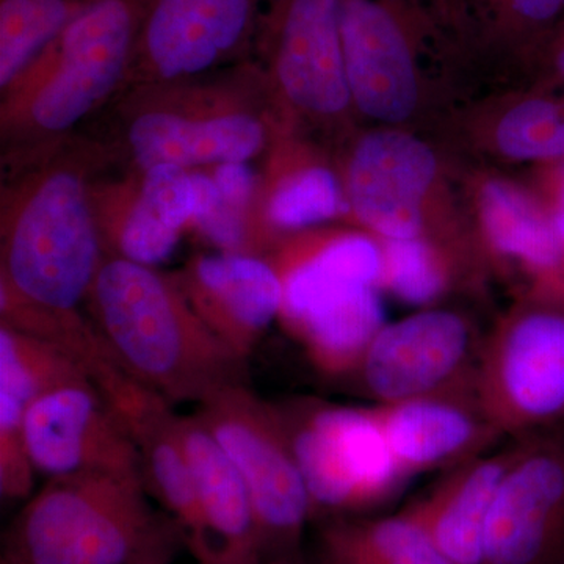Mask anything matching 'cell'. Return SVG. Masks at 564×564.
<instances>
[{
	"label": "cell",
	"instance_id": "32",
	"mask_svg": "<svg viewBox=\"0 0 564 564\" xmlns=\"http://www.w3.org/2000/svg\"><path fill=\"white\" fill-rule=\"evenodd\" d=\"M212 177L217 182L223 199L234 206L251 210L258 184H256V174L247 162L220 163L214 166Z\"/></svg>",
	"mask_w": 564,
	"mask_h": 564
},
{
	"label": "cell",
	"instance_id": "14",
	"mask_svg": "<svg viewBox=\"0 0 564 564\" xmlns=\"http://www.w3.org/2000/svg\"><path fill=\"white\" fill-rule=\"evenodd\" d=\"M25 441L39 474L141 477L139 448L90 380L58 386L29 404Z\"/></svg>",
	"mask_w": 564,
	"mask_h": 564
},
{
	"label": "cell",
	"instance_id": "15",
	"mask_svg": "<svg viewBox=\"0 0 564 564\" xmlns=\"http://www.w3.org/2000/svg\"><path fill=\"white\" fill-rule=\"evenodd\" d=\"M434 177L436 158L421 140L393 129L369 133L348 165V207L384 242L421 237L423 199Z\"/></svg>",
	"mask_w": 564,
	"mask_h": 564
},
{
	"label": "cell",
	"instance_id": "34",
	"mask_svg": "<svg viewBox=\"0 0 564 564\" xmlns=\"http://www.w3.org/2000/svg\"><path fill=\"white\" fill-rule=\"evenodd\" d=\"M554 63L555 68L558 69V73L562 74V76H564V29L563 32L560 33L558 39H556Z\"/></svg>",
	"mask_w": 564,
	"mask_h": 564
},
{
	"label": "cell",
	"instance_id": "21",
	"mask_svg": "<svg viewBox=\"0 0 564 564\" xmlns=\"http://www.w3.org/2000/svg\"><path fill=\"white\" fill-rule=\"evenodd\" d=\"M215 564H265L258 519L242 475L202 419L180 415Z\"/></svg>",
	"mask_w": 564,
	"mask_h": 564
},
{
	"label": "cell",
	"instance_id": "22",
	"mask_svg": "<svg viewBox=\"0 0 564 564\" xmlns=\"http://www.w3.org/2000/svg\"><path fill=\"white\" fill-rule=\"evenodd\" d=\"M141 173L133 195L126 193L122 214L102 215L98 221L107 256L154 267L173 254L192 223V174L174 165Z\"/></svg>",
	"mask_w": 564,
	"mask_h": 564
},
{
	"label": "cell",
	"instance_id": "2",
	"mask_svg": "<svg viewBox=\"0 0 564 564\" xmlns=\"http://www.w3.org/2000/svg\"><path fill=\"white\" fill-rule=\"evenodd\" d=\"M88 162L82 151L52 152L3 192L0 300L80 313L106 258Z\"/></svg>",
	"mask_w": 564,
	"mask_h": 564
},
{
	"label": "cell",
	"instance_id": "19",
	"mask_svg": "<svg viewBox=\"0 0 564 564\" xmlns=\"http://www.w3.org/2000/svg\"><path fill=\"white\" fill-rule=\"evenodd\" d=\"M269 262L282 284L280 318L285 329L351 293L383 282V243L366 234H337L289 245Z\"/></svg>",
	"mask_w": 564,
	"mask_h": 564
},
{
	"label": "cell",
	"instance_id": "4",
	"mask_svg": "<svg viewBox=\"0 0 564 564\" xmlns=\"http://www.w3.org/2000/svg\"><path fill=\"white\" fill-rule=\"evenodd\" d=\"M148 0H93L2 91L0 129L10 143L50 144L120 90Z\"/></svg>",
	"mask_w": 564,
	"mask_h": 564
},
{
	"label": "cell",
	"instance_id": "8",
	"mask_svg": "<svg viewBox=\"0 0 564 564\" xmlns=\"http://www.w3.org/2000/svg\"><path fill=\"white\" fill-rule=\"evenodd\" d=\"M245 65L229 85L182 91L173 85L133 93L128 144L141 172L158 165L181 169L248 162L263 150L267 129L248 106Z\"/></svg>",
	"mask_w": 564,
	"mask_h": 564
},
{
	"label": "cell",
	"instance_id": "3",
	"mask_svg": "<svg viewBox=\"0 0 564 564\" xmlns=\"http://www.w3.org/2000/svg\"><path fill=\"white\" fill-rule=\"evenodd\" d=\"M151 499L135 475L47 478L7 530L0 564H170L184 533Z\"/></svg>",
	"mask_w": 564,
	"mask_h": 564
},
{
	"label": "cell",
	"instance_id": "38",
	"mask_svg": "<svg viewBox=\"0 0 564 564\" xmlns=\"http://www.w3.org/2000/svg\"><path fill=\"white\" fill-rule=\"evenodd\" d=\"M563 159H564V129H563Z\"/></svg>",
	"mask_w": 564,
	"mask_h": 564
},
{
	"label": "cell",
	"instance_id": "18",
	"mask_svg": "<svg viewBox=\"0 0 564 564\" xmlns=\"http://www.w3.org/2000/svg\"><path fill=\"white\" fill-rule=\"evenodd\" d=\"M372 408L386 443L408 478L454 469L488 454L503 440L475 392L377 403Z\"/></svg>",
	"mask_w": 564,
	"mask_h": 564
},
{
	"label": "cell",
	"instance_id": "9",
	"mask_svg": "<svg viewBox=\"0 0 564 564\" xmlns=\"http://www.w3.org/2000/svg\"><path fill=\"white\" fill-rule=\"evenodd\" d=\"M481 347L462 314L422 311L384 323L355 377L377 403L475 392Z\"/></svg>",
	"mask_w": 564,
	"mask_h": 564
},
{
	"label": "cell",
	"instance_id": "12",
	"mask_svg": "<svg viewBox=\"0 0 564 564\" xmlns=\"http://www.w3.org/2000/svg\"><path fill=\"white\" fill-rule=\"evenodd\" d=\"M252 47L296 109L334 117L351 102L340 0H261Z\"/></svg>",
	"mask_w": 564,
	"mask_h": 564
},
{
	"label": "cell",
	"instance_id": "16",
	"mask_svg": "<svg viewBox=\"0 0 564 564\" xmlns=\"http://www.w3.org/2000/svg\"><path fill=\"white\" fill-rule=\"evenodd\" d=\"M340 35L351 101L373 120H406L417 104L413 47L388 0H340Z\"/></svg>",
	"mask_w": 564,
	"mask_h": 564
},
{
	"label": "cell",
	"instance_id": "5",
	"mask_svg": "<svg viewBox=\"0 0 564 564\" xmlns=\"http://www.w3.org/2000/svg\"><path fill=\"white\" fill-rule=\"evenodd\" d=\"M311 494L314 516L358 513L402 489V473L373 408L314 399L274 403Z\"/></svg>",
	"mask_w": 564,
	"mask_h": 564
},
{
	"label": "cell",
	"instance_id": "11",
	"mask_svg": "<svg viewBox=\"0 0 564 564\" xmlns=\"http://www.w3.org/2000/svg\"><path fill=\"white\" fill-rule=\"evenodd\" d=\"M88 375L139 448L147 491L181 527L185 545L198 563L215 564L174 404L132 380L109 355L93 359Z\"/></svg>",
	"mask_w": 564,
	"mask_h": 564
},
{
	"label": "cell",
	"instance_id": "13",
	"mask_svg": "<svg viewBox=\"0 0 564 564\" xmlns=\"http://www.w3.org/2000/svg\"><path fill=\"white\" fill-rule=\"evenodd\" d=\"M484 564H564V430L516 441L486 522Z\"/></svg>",
	"mask_w": 564,
	"mask_h": 564
},
{
	"label": "cell",
	"instance_id": "20",
	"mask_svg": "<svg viewBox=\"0 0 564 564\" xmlns=\"http://www.w3.org/2000/svg\"><path fill=\"white\" fill-rule=\"evenodd\" d=\"M514 454L516 441L459 464L403 510L448 563L484 564L486 522Z\"/></svg>",
	"mask_w": 564,
	"mask_h": 564
},
{
	"label": "cell",
	"instance_id": "27",
	"mask_svg": "<svg viewBox=\"0 0 564 564\" xmlns=\"http://www.w3.org/2000/svg\"><path fill=\"white\" fill-rule=\"evenodd\" d=\"M82 380L90 375L69 352L0 323V391L29 408L44 392Z\"/></svg>",
	"mask_w": 564,
	"mask_h": 564
},
{
	"label": "cell",
	"instance_id": "29",
	"mask_svg": "<svg viewBox=\"0 0 564 564\" xmlns=\"http://www.w3.org/2000/svg\"><path fill=\"white\" fill-rule=\"evenodd\" d=\"M383 251V282L397 299L421 306L447 291L448 259L422 237L386 240Z\"/></svg>",
	"mask_w": 564,
	"mask_h": 564
},
{
	"label": "cell",
	"instance_id": "10",
	"mask_svg": "<svg viewBox=\"0 0 564 564\" xmlns=\"http://www.w3.org/2000/svg\"><path fill=\"white\" fill-rule=\"evenodd\" d=\"M261 0H148L122 87L181 84L252 50Z\"/></svg>",
	"mask_w": 564,
	"mask_h": 564
},
{
	"label": "cell",
	"instance_id": "35",
	"mask_svg": "<svg viewBox=\"0 0 564 564\" xmlns=\"http://www.w3.org/2000/svg\"><path fill=\"white\" fill-rule=\"evenodd\" d=\"M265 564H307L302 558V555L299 554H291V555H280V556H273V558L267 560Z\"/></svg>",
	"mask_w": 564,
	"mask_h": 564
},
{
	"label": "cell",
	"instance_id": "24",
	"mask_svg": "<svg viewBox=\"0 0 564 564\" xmlns=\"http://www.w3.org/2000/svg\"><path fill=\"white\" fill-rule=\"evenodd\" d=\"M384 326L377 288L351 293L293 325L288 332L302 344L307 361L322 377H355L367 348Z\"/></svg>",
	"mask_w": 564,
	"mask_h": 564
},
{
	"label": "cell",
	"instance_id": "26",
	"mask_svg": "<svg viewBox=\"0 0 564 564\" xmlns=\"http://www.w3.org/2000/svg\"><path fill=\"white\" fill-rule=\"evenodd\" d=\"M93 0H0V90L6 91Z\"/></svg>",
	"mask_w": 564,
	"mask_h": 564
},
{
	"label": "cell",
	"instance_id": "7",
	"mask_svg": "<svg viewBox=\"0 0 564 564\" xmlns=\"http://www.w3.org/2000/svg\"><path fill=\"white\" fill-rule=\"evenodd\" d=\"M195 413L242 475L265 560L299 554L314 505L274 403L243 383L215 393Z\"/></svg>",
	"mask_w": 564,
	"mask_h": 564
},
{
	"label": "cell",
	"instance_id": "33",
	"mask_svg": "<svg viewBox=\"0 0 564 564\" xmlns=\"http://www.w3.org/2000/svg\"><path fill=\"white\" fill-rule=\"evenodd\" d=\"M516 28H551L564 14V0H492Z\"/></svg>",
	"mask_w": 564,
	"mask_h": 564
},
{
	"label": "cell",
	"instance_id": "23",
	"mask_svg": "<svg viewBox=\"0 0 564 564\" xmlns=\"http://www.w3.org/2000/svg\"><path fill=\"white\" fill-rule=\"evenodd\" d=\"M485 236L497 254L513 259L547 285L564 293V248L552 217L521 188L492 181L481 193Z\"/></svg>",
	"mask_w": 564,
	"mask_h": 564
},
{
	"label": "cell",
	"instance_id": "1",
	"mask_svg": "<svg viewBox=\"0 0 564 564\" xmlns=\"http://www.w3.org/2000/svg\"><path fill=\"white\" fill-rule=\"evenodd\" d=\"M85 304L110 358L172 404L247 383V361L217 336L174 276L106 256Z\"/></svg>",
	"mask_w": 564,
	"mask_h": 564
},
{
	"label": "cell",
	"instance_id": "31",
	"mask_svg": "<svg viewBox=\"0 0 564 564\" xmlns=\"http://www.w3.org/2000/svg\"><path fill=\"white\" fill-rule=\"evenodd\" d=\"M28 406L0 391V494L7 500H28L39 474L25 441Z\"/></svg>",
	"mask_w": 564,
	"mask_h": 564
},
{
	"label": "cell",
	"instance_id": "17",
	"mask_svg": "<svg viewBox=\"0 0 564 564\" xmlns=\"http://www.w3.org/2000/svg\"><path fill=\"white\" fill-rule=\"evenodd\" d=\"M195 313L248 361L282 307V284L269 259L212 252L174 276Z\"/></svg>",
	"mask_w": 564,
	"mask_h": 564
},
{
	"label": "cell",
	"instance_id": "28",
	"mask_svg": "<svg viewBox=\"0 0 564 564\" xmlns=\"http://www.w3.org/2000/svg\"><path fill=\"white\" fill-rule=\"evenodd\" d=\"M348 207L339 180L325 166H306L276 182L265 199L263 228L299 231L333 220Z\"/></svg>",
	"mask_w": 564,
	"mask_h": 564
},
{
	"label": "cell",
	"instance_id": "6",
	"mask_svg": "<svg viewBox=\"0 0 564 564\" xmlns=\"http://www.w3.org/2000/svg\"><path fill=\"white\" fill-rule=\"evenodd\" d=\"M563 296L521 307L484 340L475 395L503 437L564 430Z\"/></svg>",
	"mask_w": 564,
	"mask_h": 564
},
{
	"label": "cell",
	"instance_id": "30",
	"mask_svg": "<svg viewBox=\"0 0 564 564\" xmlns=\"http://www.w3.org/2000/svg\"><path fill=\"white\" fill-rule=\"evenodd\" d=\"M564 107L529 99L513 107L497 128L500 151L516 161L563 159Z\"/></svg>",
	"mask_w": 564,
	"mask_h": 564
},
{
	"label": "cell",
	"instance_id": "36",
	"mask_svg": "<svg viewBox=\"0 0 564 564\" xmlns=\"http://www.w3.org/2000/svg\"><path fill=\"white\" fill-rule=\"evenodd\" d=\"M552 221H554L556 234H558L564 248V207H560V209L552 215Z\"/></svg>",
	"mask_w": 564,
	"mask_h": 564
},
{
	"label": "cell",
	"instance_id": "25",
	"mask_svg": "<svg viewBox=\"0 0 564 564\" xmlns=\"http://www.w3.org/2000/svg\"><path fill=\"white\" fill-rule=\"evenodd\" d=\"M317 564H451L410 514L336 516L318 529Z\"/></svg>",
	"mask_w": 564,
	"mask_h": 564
},
{
	"label": "cell",
	"instance_id": "37",
	"mask_svg": "<svg viewBox=\"0 0 564 564\" xmlns=\"http://www.w3.org/2000/svg\"><path fill=\"white\" fill-rule=\"evenodd\" d=\"M558 202L560 207H564V165L558 172Z\"/></svg>",
	"mask_w": 564,
	"mask_h": 564
}]
</instances>
